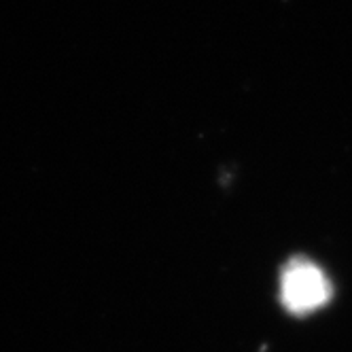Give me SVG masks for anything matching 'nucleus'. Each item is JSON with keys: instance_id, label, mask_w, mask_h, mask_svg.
I'll return each mask as SVG.
<instances>
[{"instance_id": "obj_1", "label": "nucleus", "mask_w": 352, "mask_h": 352, "mask_svg": "<svg viewBox=\"0 0 352 352\" xmlns=\"http://www.w3.org/2000/svg\"><path fill=\"white\" fill-rule=\"evenodd\" d=\"M331 297V283L308 259H293L280 276V299L289 312L304 316L322 308Z\"/></svg>"}]
</instances>
